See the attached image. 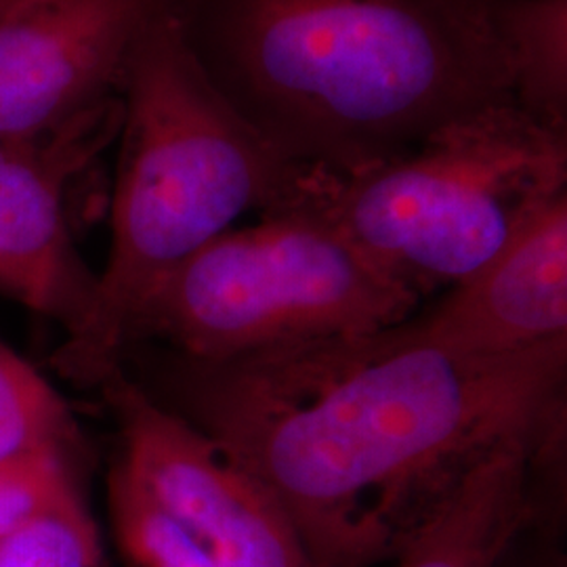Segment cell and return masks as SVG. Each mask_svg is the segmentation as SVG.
I'll use <instances>...</instances> for the list:
<instances>
[{
  "label": "cell",
  "instance_id": "5bb4252c",
  "mask_svg": "<svg viewBox=\"0 0 567 567\" xmlns=\"http://www.w3.org/2000/svg\"><path fill=\"white\" fill-rule=\"evenodd\" d=\"M0 567H103L102 534L86 496L47 508L2 536Z\"/></svg>",
  "mask_w": 567,
  "mask_h": 567
},
{
  "label": "cell",
  "instance_id": "52a82bcc",
  "mask_svg": "<svg viewBox=\"0 0 567 567\" xmlns=\"http://www.w3.org/2000/svg\"><path fill=\"white\" fill-rule=\"evenodd\" d=\"M194 0H21L0 18V137H39L121 100L131 61Z\"/></svg>",
  "mask_w": 567,
  "mask_h": 567
},
{
  "label": "cell",
  "instance_id": "2e32d148",
  "mask_svg": "<svg viewBox=\"0 0 567 567\" xmlns=\"http://www.w3.org/2000/svg\"><path fill=\"white\" fill-rule=\"evenodd\" d=\"M564 505H547L517 536L498 567H567Z\"/></svg>",
  "mask_w": 567,
  "mask_h": 567
},
{
  "label": "cell",
  "instance_id": "8992f818",
  "mask_svg": "<svg viewBox=\"0 0 567 567\" xmlns=\"http://www.w3.org/2000/svg\"><path fill=\"white\" fill-rule=\"evenodd\" d=\"M121 461L217 567H313L282 503L121 365L97 381Z\"/></svg>",
  "mask_w": 567,
  "mask_h": 567
},
{
  "label": "cell",
  "instance_id": "ba28073f",
  "mask_svg": "<svg viewBox=\"0 0 567 567\" xmlns=\"http://www.w3.org/2000/svg\"><path fill=\"white\" fill-rule=\"evenodd\" d=\"M121 121L114 100L53 133L0 137V295L60 322L68 341L93 318L97 274L72 240L65 189Z\"/></svg>",
  "mask_w": 567,
  "mask_h": 567
},
{
  "label": "cell",
  "instance_id": "8fae6325",
  "mask_svg": "<svg viewBox=\"0 0 567 567\" xmlns=\"http://www.w3.org/2000/svg\"><path fill=\"white\" fill-rule=\"evenodd\" d=\"M58 454L86 465L81 429L37 368L0 341V465Z\"/></svg>",
  "mask_w": 567,
  "mask_h": 567
},
{
  "label": "cell",
  "instance_id": "7a4b0ae2",
  "mask_svg": "<svg viewBox=\"0 0 567 567\" xmlns=\"http://www.w3.org/2000/svg\"><path fill=\"white\" fill-rule=\"evenodd\" d=\"M185 28L244 118L330 175L517 102L501 0H194Z\"/></svg>",
  "mask_w": 567,
  "mask_h": 567
},
{
  "label": "cell",
  "instance_id": "5b68a950",
  "mask_svg": "<svg viewBox=\"0 0 567 567\" xmlns=\"http://www.w3.org/2000/svg\"><path fill=\"white\" fill-rule=\"evenodd\" d=\"M206 244L137 309L126 349L168 344L196 364H236L402 324L421 299L322 215L290 206Z\"/></svg>",
  "mask_w": 567,
  "mask_h": 567
},
{
  "label": "cell",
  "instance_id": "9a60e30c",
  "mask_svg": "<svg viewBox=\"0 0 567 567\" xmlns=\"http://www.w3.org/2000/svg\"><path fill=\"white\" fill-rule=\"evenodd\" d=\"M81 494L82 465L65 456L47 454L0 465V538L42 511Z\"/></svg>",
  "mask_w": 567,
  "mask_h": 567
},
{
  "label": "cell",
  "instance_id": "30bf717a",
  "mask_svg": "<svg viewBox=\"0 0 567 567\" xmlns=\"http://www.w3.org/2000/svg\"><path fill=\"white\" fill-rule=\"evenodd\" d=\"M566 498V440L494 447L414 527L391 567H498L540 508Z\"/></svg>",
  "mask_w": 567,
  "mask_h": 567
},
{
  "label": "cell",
  "instance_id": "9c48e42d",
  "mask_svg": "<svg viewBox=\"0 0 567 567\" xmlns=\"http://www.w3.org/2000/svg\"><path fill=\"white\" fill-rule=\"evenodd\" d=\"M374 337L386 347L466 360H507L567 343V194L433 307Z\"/></svg>",
  "mask_w": 567,
  "mask_h": 567
},
{
  "label": "cell",
  "instance_id": "6da1fadb",
  "mask_svg": "<svg viewBox=\"0 0 567 567\" xmlns=\"http://www.w3.org/2000/svg\"><path fill=\"white\" fill-rule=\"evenodd\" d=\"M166 408L282 503L313 567H381L494 447L566 440L567 343L466 360L377 337L236 364L177 355Z\"/></svg>",
  "mask_w": 567,
  "mask_h": 567
},
{
  "label": "cell",
  "instance_id": "3957f363",
  "mask_svg": "<svg viewBox=\"0 0 567 567\" xmlns=\"http://www.w3.org/2000/svg\"><path fill=\"white\" fill-rule=\"evenodd\" d=\"M185 20L150 32L122 86L110 257L91 322L58 355L65 374L91 385L122 364L137 309L175 267L246 213L288 208L307 175L225 97Z\"/></svg>",
  "mask_w": 567,
  "mask_h": 567
},
{
  "label": "cell",
  "instance_id": "277c9868",
  "mask_svg": "<svg viewBox=\"0 0 567 567\" xmlns=\"http://www.w3.org/2000/svg\"><path fill=\"white\" fill-rule=\"evenodd\" d=\"M567 128L517 102L447 122L347 175L307 168L299 198L419 299L463 282L567 194ZM290 208V206H288Z\"/></svg>",
  "mask_w": 567,
  "mask_h": 567
},
{
  "label": "cell",
  "instance_id": "7c38bea8",
  "mask_svg": "<svg viewBox=\"0 0 567 567\" xmlns=\"http://www.w3.org/2000/svg\"><path fill=\"white\" fill-rule=\"evenodd\" d=\"M515 68L517 103L567 128L566 0H501Z\"/></svg>",
  "mask_w": 567,
  "mask_h": 567
},
{
  "label": "cell",
  "instance_id": "e0dca14e",
  "mask_svg": "<svg viewBox=\"0 0 567 567\" xmlns=\"http://www.w3.org/2000/svg\"><path fill=\"white\" fill-rule=\"evenodd\" d=\"M18 2H21V0H0V18H2V16H7V13H9Z\"/></svg>",
  "mask_w": 567,
  "mask_h": 567
},
{
  "label": "cell",
  "instance_id": "4fadbf2b",
  "mask_svg": "<svg viewBox=\"0 0 567 567\" xmlns=\"http://www.w3.org/2000/svg\"><path fill=\"white\" fill-rule=\"evenodd\" d=\"M112 534L126 567H217L116 461L107 475Z\"/></svg>",
  "mask_w": 567,
  "mask_h": 567
}]
</instances>
